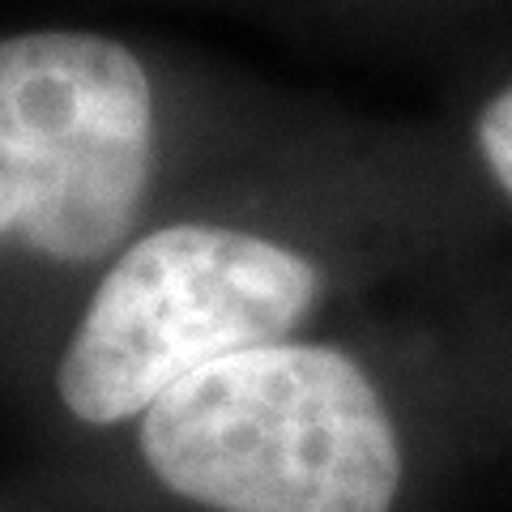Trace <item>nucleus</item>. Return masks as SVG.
<instances>
[{
	"instance_id": "nucleus-1",
	"label": "nucleus",
	"mask_w": 512,
	"mask_h": 512,
	"mask_svg": "<svg viewBox=\"0 0 512 512\" xmlns=\"http://www.w3.org/2000/svg\"><path fill=\"white\" fill-rule=\"evenodd\" d=\"M333 291V261L291 235L222 218L141 227L60 346L56 406L82 431H128L197 367L308 333Z\"/></svg>"
},
{
	"instance_id": "nucleus-2",
	"label": "nucleus",
	"mask_w": 512,
	"mask_h": 512,
	"mask_svg": "<svg viewBox=\"0 0 512 512\" xmlns=\"http://www.w3.org/2000/svg\"><path fill=\"white\" fill-rule=\"evenodd\" d=\"M158 167L163 103L137 47L86 26L0 35V261L103 269Z\"/></svg>"
},
{
	"instance_id": "nucleus-3",
	"label": "nucleus",
	"mask_w": 512,
	"mask_h": 512,
	"mask_svg": "<svg viewBox=\"0 0 512 512\" xmlns=\"http://www.w3.org/2000/svg\"><path fill=\"white\" fill-rule=\"evenodd\" d=\"M444 146L483 222L512 231V56L470 86Z\"/></svg>"
},
{
	"instance_id": "nucleus-4",
	"label": "nucleus",
	"mask_w": 512,
	"mask_h": 512,
	"mask_svg": "<svg viewBox=\"0 0 512 512\" xmlns=\"http://www.w3.org/2000/svg\"><path fill=\"white\" fill-rule=\"evenodd\" d=\"M0 512H52V508H43V504H26V508H0Z\"/></svg>"
}]
</instances>
